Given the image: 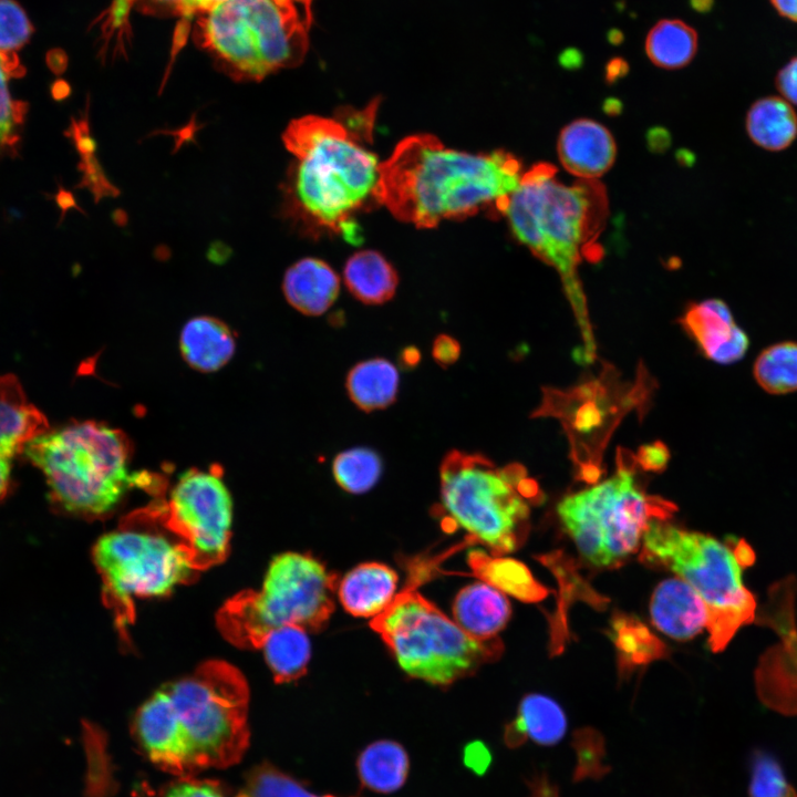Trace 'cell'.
Segmentation results:
<instances>
[{
	"instance_id": "cell-22",
	"label": "cell",
	"mask_w": 797,
	"mask_h": 797,
	"mask_svg": "<svg viewBox=\"0 0 797 797\" xmlns=\"http://www.w3.org/2000/svg\"><path fill=\"white\" fill-rule=\"evenodd\" d=\"M567 718L560 705L542 694L526 695L516 718L506 726L504 741L515 748L527 739L540 745L557 744L566 734Z\"/></svg>"
},
{
	"instance_id": "cell-14",
	"label": "cell",
	"mask_w": 797,
	"mask_h": 797,
	"mask_svg": "<svg viewBox=\"0 0 797 797\" xmlns=\"http://www.w3.org/2000/svg\"><path fill=\"white\" fill-rule=\"evenodd\" d=\"M49 428L46 417L29 402L17 376L0 375V501L11 488L14 457Z\"/></svg>"
},
{
	"instance_id": "cell-32",
	"label": "cell",
	"mask_w": 797,
	"mask_h": 797,
	"mask_svg": "<svg viewBox=\"0 0 797 797\" xmlns=\"http://www.w3.org/2000/svg\"><path fill=\"white\" fill-rule=\"evenodd\" d=\"M468 565L482 581L503 593L507 592L519 598L528 594L530 577L520 563L499 556L489 557L482 550H472L468 553Z\"/></svg>"
},
{
	"instance_id": "cell-30",
	"label": "cell",
	"mask_w": 797,
	"mask_h": 797,
	"mask_svg": "<svg viewBox=\"0 0 797 797\" xmlns=\"http://www.w3.org/2000/svg\"><path fill=\"white\" fill-rule=\"evenodd\" d=\"M23 73L24 69L20 65L17 54L0 52V158L15 155L19 148L20 132L28 105L12 99L9 81Z\"/></svg>"
},
{
	"instance_id": "cell-18",
	"label": "cell",
	"mask_w": 797,
	"mask_h": 797,
	"mask_svg": "<svg viewBox=\"0 0 797 797\" xmlns=\"http://www.w3.org/2000/svg\"><path fill=\"white\" fill-rule=\"evenodd\" d=\"M452 611L453 620L480 641L496 639L511 614L506 596L484 581L463 588L453 601Z\"/></svg>"
},
{
	"instance_id": "cell-21",
	"label": "cell",
	"mask_w": 797,
	"mask_h": 797,
	"mask_svg": "<svg viewBox=\"0 0 797 797\" xmlns=\"http://www.w3.org/2000/svg\"><path fill=\"white\" fill-rule=\"evenodd\" d=\"M179 348L186 363L193 369L214 372L231 359L235 339L222 321L211 317H196L184 325Z\"/></svg>"
},
{
	"instance_id": "cell-43",
	"label": "cell",
	"mask_w": 797,
	"mask_h": 797,
	"mask_svg": "<svg viewBox=\"0 0 797 797\" xmlns=\"http://www.w3.org/2000/svg\"><path fill=\"white\" fill-rule=\"evenodd\" d=\"M421 359L420 351L415 346H407L401 353V362L407 368L415 366Z\"/></svg>"
},
{
	"instance_id": "cell-31",
	"label": "cell",
	"mask_w": 797,
	"mask_h": 797,
	"mask_svg": "<svg viewBox=\"0 0 797 797\" xmlns=\"http://www.w3.org/2000/svg\"><path fill=\"white\" fill-rule=\"evenodd\" d=\"M332 473L342 489L350 494H363L379 480L382 460L374 451L355 447L337 455Z\"/></svg>"
},
{
	"instance_id": "cell-28",
	"label": "cell",
	"mask_w": 797,
	"mask_h": 797,
	"mask_svg": "<svg viewBox=\"0 0 797 797\" xmlns=\"http://www.w3.org/2000/svg\"><path fill=\"white\" fill-rule=\"evenodd\" d=\"M697 51L696 31L679 19L659 21L645 39V52L650 61L666 70L689 64Z\"/></svg>"
},
{
	"instance_id": "cell-8",
	"label": "cell",
	"mask_w": 797,
	"mask_h": 797,
	"mask_svg": "<svg viewBox=\"0 0 797 797\" xmlns=\"http://www.w3.org/2000/svg\"><path fill=\"white\" fill-rule=\"evenodd\" d=\"M643 558L673 571L704 600L710 611V648L722 651L755 619L756 600L743 583L745 565L726 545L653 518L643 536Z\"/></svg>"
},
{
	"instance_id": "cell-33",
	"label": "cell",
	"mask_w": 797,
	"mask_h": 797,
	"mask_svg": "<svg viewBox=\"0 0 797 797\" xmlns=\"http://www.w3.org/2000/svg\"><path fill=\"white\" fill-rule=\"evenodd\" d=\"M220 1L222 0H114L107 11L105 24L112 29L120 28L132 8L144 14L177 17L188 22Z\"/></svg>"
},
{
	"instance_id": "cell-24",
	"label": "cell",
	"mask_w": 797,
	"mask_h": 797,
	"mask_svg": "<svg viewBox=\"0 0 797 797\" xmlns=\"http://www.w3.org/2000/svg\"><path fill=\"white\" fill-rule=\"evenodd\" d=\"M408 769L410 759L405 748L389 739L371 743L356 759L362 785L380 794L398 790L406 782Z\"/></svg>"
},
{
	"instance_id": "cell-35",
	"label": "cell",
	"mask_w": 797,
	"mask_h": 797,
	"mask_svg": "<svg viewBox=\"0 0 797 797\" xmlns=\"http://www.w3.org/2000/svg\"><path fill=\"white\" fill-rule=\"evenodd\" d=\"M749 797H797L778 760L765 752H756L751 763Z\"/></svg>"
},
{
	"instance_id": "cell-4",
	"label": "cell",
	"mask_w": 797,
	"mask_h": 797,
	"mask_svg": "<svg viewBox=\"0 0 797 797\" xmlns=\"http://www.w3.org/2000/svg\"><path fill=\"white\" fill-rule=\"evenodd\" d=\"M313 0H222L195 18L194 40L235 81L298 66L309 50Z\"/></svg>"
},
{
	"instance_id": "cell-19",
	"label": "cell",
	"mask_w": 797,
	"mask_h": 797,
	"mask_svg": "<svg viewBox=\"0 0 797 797\" xmlns=\"http://www.w3.org/2000/svg\"><path fill=\"white\" fill-rule=\"evenodd\" d=\"M397 573L380 562H365L349 571L338 584L342 607L352 615L374 618L393 601Z\"/></svg>"
},
{
	"instance_id": "cell-7",
	"label": "cell",
	"mask_w": 797,
	"mask_h": 797,
	"mask_svg": "<svg viewBox=\"0 0 797 797\" xmlns=\"http://www.w3.org/2000/svg\"><path fill=\"white\" fill-rule=\"evenodd\" d=\"M339 576L309 553L287 551L269 563L258 589L238 593L218 613L230 642L258 648L271 630L298 625L323 629L333 610Z\"/></svg>"
},
{
	"instance_id": "cell-15",
	"label": "cell",
	"mask_w": 797,
	"mask_h": 797,
	"mask_svg": "<svg viewBox=\"0 0 797 797\" xmlns=\"http://www.w3.org/2000/svg\"><path fill=\"white\" fill-rule=\"evenodd\" d=\"M681 324L701 352L716 363H735L747 352V334L736 324L728 306L720 299L691 303Z\"/></svg>"
},
{
	"instance_id": "cell-16",
	"label": "cell",
	"mask_w": 797,
	"mask_h": 797,
	"mask_svg": "<svg viewBox=\"0 0 797 797\" xmlns=\"http://www.w3.org/2000/svg\"><path fill=\"white\" fill-rule=\"evenodd\" d=\"M557 152L561 165L571 175L598 179L612 167L617 145L605 126L590 118H578L561 130Z\"/></svg>"
},
{
	"instance_id": "cell-39",
	"label": "cell",
	"mask_w": 797,
	"mask_h": 797,
	"mask_svg": "<svg viewBox=\"0 0 797 797\" xmlns=\"http://www.w3.org/2000/svg\"><path fill=\"white\" fill-rule=\"evenodd\" d=\"M776 86L788 103L797 105V55L779 70Z\"/></svg>"
},
{
	"instance_id": "cell-42",
	"label": "cell",
	"mask_w": 797,
	"mask_h": 797,
	"mask_svg": "<svg viewBox=\"0 0 797 797\" xmlns=\"http://www.w3.org/2000/svg\"><path fill=\"white\" fill-rule=\"evenodd\" d=\"M770 2L782 17L797 22V0H770Z\"/></svg>"
},
{
	"instance_id": "cell-29",
	"label": "cell",
	"mask_w": 797,
	"mask_h": 797,
	"mask_svg": "<svg viewBox=\"0 0 797 797\" xmlns=\"http://www.w3.org/2000/svg\"><path fill=\"white\" fill-rule=\"evenodd\" d=\"M753 374L758 385L770 394L797 391V342L784 341L764 349L756 358Z\"/></svg>"
},
{
	"instance_id": "cell-1",
	"label": "cell",
	"mask_w": 797,
	"mask_h": 797,
	"mask_svg": "<svg viewBox=\"0 0 797 797\" xmlns=\"http://www.w3.org/2000/svg\"><path fill=\"white\" fill-rule=\"evenodd\" d=\"M522 173L509 152L472 154L446 147L434 135L414 134L380 163L375 201L417 228L484 210L504 216Z\"/></svg>"
},
{
	"instance_id": "cell-23",
	"label": "cell",
	"mask_w": 797,
	"mask_h": 797,
	"mask_svg": "<svg viewBox=\"0 0 797 797\" xmlns=\"http://www.w3.org/2000/svg\"><path fill=\"white\" fill-rule=\"evenodd\" d=\"M343 278L348 290L365 304H382L395 294L398 278L394 267L379 251L365 249L345 262Z\"/></svg>"
},
{
	"instance_id": "cell-27",
	"label": "cell",
	"mask_w": 797,
	"mask_h": 797,
	"mask_svg": "<svg viewBox=\"0 0 797 797\" xmlns=\"http://www.w3.org/2000/svg\"><path fill=\"white\" fill-rule=\"evenodd\" d=\"M308 632L298 625H284L263 636L258 649L277 682H291L306 673L311 658Z\"/></svg>"
},
{
	"instance_id": "cell-44",
	"label": "cell",
	"mask_w": 797,
	"mask_h": 797,
	"mask_svg": "<svg viewBox=\"0 0 797 797\" xmlns=\"http://www.w3.org/2000/svg\"><path fill=\"white\" fill-rule=\"evenodd\" d=\"M55 199L58 205L61 207L63 214H65L69 208L76 207L72 194L64 190L63 188L59 189Z\"/></svg>"
},
{
	"instance_id": "cell-2",
	"label": "cell",
	"mask_w": 797,
	"mask_h": 797,
	"mask_svg": "<svg viewBox=\"0 0 797 797\" xmlns=\"http://www.w3.org/2000/svg\"><path fill=\"white\" fill-rule=\"evenodd\" d=\"M604 186L598 179L568 185L557 168L537 163L522 173L504 216L521 245L560 276L587 342V358L594 356L586 297L578 268L602 232L609 213Z\"/></svg>"
},
{
	"instance_id": "cell-9",
	"label": "cell",
	"mask_w": 797,
	"mask_h": 797,
	"mask_svg": "<svg viewBox=\"0 0 797 797\" xmlns=\"http://www.w3.org/2000/svg\"><path fill=\"white\" fill-rule=\"evenodd\" d=\"M370 627L407 675L434 685L469 676L503 650L497 639L480 641L468 635L413 587L396 593Z\"/></svg>"
},
{
	"instance_id": "cell-12",
	"label": "cell",
	"mask_w": 797,
	"mask_h": 797,
	"mask_svg": "<svg viewBox=\"0 0 797 797\" xmlns=\"http://www.w3.org/2000/svg\"><path fill=\"white\" fill-rule=\"evenodd\" d=\"M630 464H620L611 478L558 504L561 524L580 555L596 567H611L633 553L650 520L672 510V504L635 485Z\"/></svg>"
},
{
	"instance_id": "cell-40",
	"label": "cell",
	"mask_w": 797,
	"mask_h": 797,
	"mask_svg": "<svg viewBox=\"0 0 797 797\" xmlns=\"http://www.w3.org/2000/svg\"><path fill=\"white\" fill-rule=\"evenodd\" d=\"M432 354L434 360L442 366L451 365L460 355V344L453 337L441 334L434 340Z\"/></svg>"
},
{
	"instance_id": "cell-3",
	"label": "cell",
	"mask_w": 797,
	"mask_h": 797,
	"mask_svg": "<svg viewBox=\"0 0 797 797\" xmlns=\"http://www.w3.org/2000/svg\"><path fill=\"white\" fill-rule=\"evenodd\" d=\"M282 141L294 157L284 184L287 214L354 240V214L375 201L376 155L354 128L318 115L292 120Z\"/></svg>"
},
{
	"instance_id": "cell-37",
	"label": "cell",
	"mask_w": 797,
	"mask_h": 797,
	"mask_svg": "<svg viewBox=\"0 0 797 797\" xmlns=\"http://www.w3.org/2000/svg\"><path fill=\"white\" fill-rule=\"evenodd\" d=\"M165 797H225L220 789L210 783L182 778L172 786Z\"/></svg>"
},
{
	"instance_id": "cell-34",
	"label": "cell",
	"mask_w": 797,
	"mask_h": 797,
	"mask_svg": "<svg viewBox=\"0 0 797 797\" xmlns=\"http://www.w3.org/2000/svg\"><path fill=\"white\" fill-rule=\"evenodd\" d=\"M236 797H337L317 795L268 763L251 769Z\"/></svg>"
},
{
	"instance_id": "cell-25",
	"label": "cell",
	"mask_w": 797,
	"mask_h": 797,
	"mask_svg": "<svg viewBox=\"0 0 797 797\" xmlns=\"http://www.w3.org/2000/svg\"><path fill=\"white\" fill-rule=\"evenodd\" d=\"M746 131L751 139L767 151H783L797 137V115L785 99L767 96L748 110Z\"/></svg>"
},
{
	"instance_id": "cell-26",
	"label": "cell",
	"mask_w": 797,
	"mask_h": 797,
	"mask_svg": "<svg viewBox=\"0 0 797 797\" xmlns=\"http://www.w3.org/2000/svg\"><path fill=\"white\" fill-rule=\"evenodd\" d=\"M398 372L385 359H370L354 365L346 376V391L351 401L364 412L391 405L397 395Z\"/></svg>"
},
{
	"instance_id": "cell-20",
	"label": "cell",
	"mask_w": 797,
	"mask_h": 797,
	"mask_svg": "<svg viewBox=\"0 0 797 797\" xmlns=\"http://www.w3.org/2000/svg\"><path fill=\"white\" fill-rule=\"evenodd\" d=\"M282 290L296 310L306 315H320L338 298L340 278L325 261L307 257L287 269Z\"/></svg>"
},
{
	"instance_id": "cell-11",
	"label": "cell",
	"mask_w": 797,
	"mask_h": 797,
	"mask_svg": "<svg viewBox=\"0 0 797 797\" xmlns=\"http://www.w3.org/2000/svg\"><path fill=\"white\" fill-rule=\"evenodd\" d=\"M92 558L104 600L120 629L133 620L135 600L166 596L198 571L185 546L168 529L133 524L101 536Z\"/></svg>"
},
{
	"instance_id": "cell-5",
	"label": "cell",
	"mask_w": 797,
	"mask_h": 797,
	"mask_svg": "<svg viewBox=\"0 0 797 797\" xmlns=\"http://www.w3.org/2000/svg\"><path fill=\"white\" fill-rule=\"evenodd\" d=\"M23 454L43 473L51 504L70 515L111 513L135 480L124 435L93 421L49 428Z\"/></svg>"
},
{
	"instance_id": "cell-17",
	"label": "cell",
	"mask_w": 797,
	"mask_h": 797,
	"mask_svg": "<svg viewBox=\"0 0 797 797\" xmlns=\"http://www.w3.org/2000/svg\"><path fill=\"white\" fill-rule=\"evenodd\" d=\"M650 615L658 630L682 641L694 638L710 623L704 600L679 577L658 584L651 597Z\"/></svg>"
},
{
	"instance_id": "cell-10",
	"label": "cell",
	"mask_w": 797,
	"mask_h": 797,
	"mask_svg": "<svg viewBox=\"0 0 797 797\" xmlns=\"http://www.w3.org/2000/svg\"><path fill=\"white\" fill-rule=\"evenodd\" d=\"M524 477L519 464L498 469L482 454L451 451L439 468L443 522L462 528L469 544L486 546L493 556L516 550L530 514L518 489Z\"/></svg>"
},
{
	"instance_id": "cell-6",
	"label": "cell",
	"mask_w": 797,
	"mask_h": 797,
	"mask_svg": "<svg viewBox=\"0 0 797 797\" xmlns=\"http://www.w3.org/2000/svg\"><path fill=\"white\" fill-rule=\"evenodd\" d=\"M163 687L188 778L241 759L249 744V691L235 666L209 661Z\"/></svg>"
},
{
	"instance_id": "cell-41",
	"label": "cell",
	"mask_w": 797,
	"mask_h": 797,
	"mask_svg": "<svg viewBox=\"0 0 797 797\" xmlns=\"http://www.w3.org/2000/svg\"><path fill=\"white\" fill-rule=\"evenodd\" d=\"M531 797H560L559 790L546 774L535 775L527 782Z\"/></svg>"
},
{
	"instance_id": "cell-38",
	"label": "cell",
	"mask_w": 797,
	"mask_h": 797,
	"mask_svg": "<svg viewBox=\"0 0 797 797\" xmlns=\"http://www.w3.org/2000/svg\"><path fill=\"white\" fill-rule=\"evenodd\" d=\"M635 459L645 470L661 472L670 459V453L663 443L655 442L650 445H642Z\"/></svg>"
},
{
	"instance_id": "cell-36",
	"label": "cell",
	"mask_w": 797,
	"mask_h": 797,
	"mask_svg": "<svg viewBox=\"0 0 797 797\" xmlns=\"http://www.w3.org/2000/svg\"><path fill=\"white\" fill-rule=\"evenodd\" d=\"M33 28L14 0H0V52L15 54L30 39Z\"/></svg>"
},
{
	"instance_id": "cell-13",
	"label": "cell",
	"mask_w": 797,
	"mask_h": 797,
	"mask_svg": "<svg viewBox=\"0 0 797 797\" xmlns=\"http://www.w3.org/2000/svg\"><path fill=\"white\" fill-rule=\"evenodd\" d=\"M161 514L163 525L185 546L197 570L226 558L234 511L230 493L219 475L185 472Z\"/></svg>"
}]
</instances>
